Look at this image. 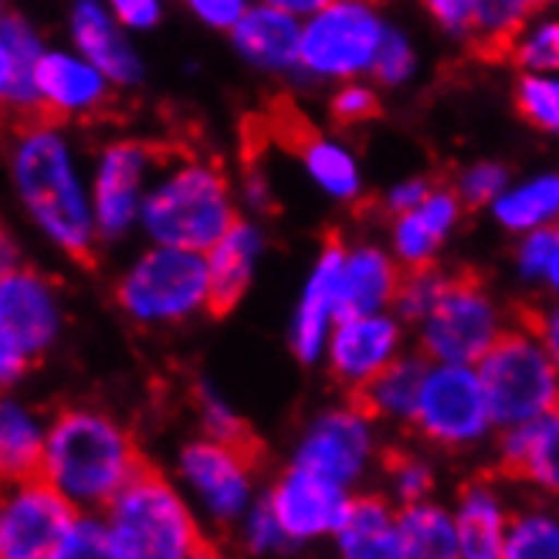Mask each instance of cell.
<instances>
[{
  "label": "cell",
  "instance_id": "obj_1",
  "mask_svg": "<svg viewBox=\"0 0 559 559\" xmlns=\"http://www.w3.org/2000/svg\"><path fill=\"white\" fill-rule=\"evenodd\" d=\"M14 193L31 224L69 258H88L98 227L92 207V183L85 180L69 136L55 119H24L11 146Z\"/></svg>",
  "mask_w": 559,
  "mask_h": 559
},
{
  "label": "cell",
  "instance_id": "obj_2",
  "mask_svg": "<svg viewBox=\"0 0 559 559\" xmlns=\"http://www.w3.org/2000/svg\"><path fill=\"white\" fill-rule=\"evenodd\" d=\"M143 457L133 435L95 407H64L48 420L41 478L82 515L106 512L136 478Z\"/></svg>",
  "mask_w": 559,
  "mask_h": 559
},
{
  "label": "cell",
  "instance_id": "obj_3",
  "mask_svg": "<svg viewBox=\"0 0 559 559\" xmlns=\"http://www.w3.org/2000/svg\"><path fill=\"white\" fill-rule=\"evenodd\" d=\"M238 221L227 177L207 159L183 156L156 174L140 227L156 248L207 254Z\"/></svg>",
  "mask_w": 559,
  "mask_h": 559
},
{
  "label": "cell",
  "instance_id": "obj_4",
  "mask_svg": "<svg viewBox=\"0 0 559 559\" xmlns=\"http://www.w3.org/2000/svg\"><path fill=\"white\" fill-rule=\"evenodd\" d=\"M119 559H193L204 536L183 491L143 465L103 512Z\"/></svg>",
  "mask_w": 559,
  "mask_h": 559
},
{
  "label": "cell",
  "instance_id": "obj_5",
  "mask_svg": "<svg viewBox=\"0 0 559 559\" xmlns=\"http://www.w3.org/2000/svg\"><path fill=\"white\" fill-rule=\"evenodd\" d=\"M499 431L539 424L559 411V367L530 325H512L475 367Z\"/></svg>",
  "mask_w": 559,
  "mask_h": 559
},
{
  "label": "cell",
  "instance_id": "obj_6",
  "mask_svg": "<svg viewBox=\"0 0 559 559\" xmlns=\"http://www.w3.org/2000/svg\"><path fill=\"white\" fill-rule=\"evenodd\" d=\"M116 302L140 325H177L211 309L207 254L150 245L119 275Z\"/></svg>",
  "mask_w": 559,
  "mask_h": 559
},
{
  "label": "cell",
  "instance_id": "obj_7",
  "mask_svg": "<svg viewBox=\"0 0 559 559\" xmlns=\"http://www.w3.org/2000/svg\"><path fill=\"white\" fill-rule=\"evenodd\" d=\"M386 31L390 24L370 4H359V0L322 4L309 21H302L299 72L340 85L373 75Z\"/></svg>",
  "mask_w": 559,
  "mask_h": 559
},
{
  "label": "cell",
  "instance_id": "obj_8",
  "mask_svg": "<svg viewBox=\"0 0 559 559\" xmlns=\"http://www.w3.org/2000/svg\"><path fill=\"white\" fill-rule=\"evenodd\" d=\"M61 333V302L55 285L24 265L0 275V377L14 383L41 359Z\"/></svg>",
  "mask_w": 559,
  "mask_h": 559
},
{
  "label": "cell",
  "instance_id": "obj_9",
  "mask_svg": "<svg viewBox=\"0 0 559 559\" xmlns=\"http://www.w3.org/2000/svg\"><path fill=\"white\" fill-rule=\"evenodd\" d=\"M506 329L496 299L475 278L454 275L438 309L417 325L420 356L444 367H478Z\"/></svg>",
  "mask_w": 559,
  "mask_h": 559
},
{
  "label": "cell",
  "instance_id": "obj_10",
  "mask_svg": "<svg viewBox=\"0 0 559 559\" xmlns=\"http://www.w3.org/2000/svg\"><path fill=\"white\" fill-rule=\"evenodd\" d=\"M414 427L427 441L451 451L481 444L491 435L496 420H491L478 370L431 364V373H427L420 390Z\"/></svg>",
  "mask_w": 559,
  "mask_h": 559
},
{
  "label": "cell",
  "instance_id": "obj_11",
  "mask_svg": "<svg viewBox=\"0 0 559 559\" xmlns=\"http://www.w3.org/2000/svg\"><path fill=\"white\" fill-rule=\"evenodd\" d=\"M377 454V424L364 404H343L316 414L295 444L292 465L340 488H353Z\"/></svg>",
  "mask_w": 559,
  "mask_h": 559
},
{
  "label": "cell",
  "instance_id": "obj_12",
  "mask_svg": "<svg viewBox=\"0 0 559 559\" xmlns=\"http://www.w3.org/2000/svg\"><path fill=\"white\" fill-rule=\"evenodd\" d=\"M177 475L190 502L221 525L245 522L254 509V465L245 448L211 438L190 441L177 457Z\"/></svg>",
  "mask_w": 559,
  "mask_h": 559
},
{
  "label": "cell",
  "instance_id": "obj_13",
  "mask_svg": "<svg viewBox=\"0 0 559 559\" xmlns=\"http://www.w3.org/2000/svg\"><path fill=\"white\" fill-rule=\"evenodd\" d=\"M156 174H159V159L153 146L140 140H116L103 146L88 177L98 238L116 241L133 231L143 217Z\"/></svg>",
  "mask_w": 559,
  "mask_h": 559
},
{
  "label": "cell",
  "instance_id": "obj_14",
  "mask_svg": "<svg viewBox=\"0 0 559 559\" xmlns=\"http://www.w3.org/2000/svg\"><path fill=\"white\" fill-rule=\"evenodd\" d=\"M79 515L41 475L11 481L0 506V559H51Z\"/></svg>",
  "mask_w": 559,
  "mask_h": 559
},
{
  "label": "cell",
  "instance_id": "obj_15",
  "mask_svg": "<svg viewBox=\"0 0 559 559\" xmlns=\"http://www.w3.org/2000/svg\"><path fill=\"white\" fill-rule=\"evenodd\" d=\"M404 353V322L393 312L380 316H346L333 329L325 359L336 383L364 393L380 373H386Z\"/></svg>",
  "mask_w": 559,
  "mask_h": 559
},
{
  "label": "cell",
  "instance_id": "obj_16",
  "mask_svg": "<svg viewBox=\"0 0 559 559\" xmlns=\"http://www.w3.org/2000/svg\"><path fill=\"white\" fill-rule=\"evenodd\" d=\"M343 261L346 245L329 238L316 254V265L302 285L295 316L288 322V346L309 367L325 359L329 336H333V329L343 319Z\"/></svg>",
  "mask_w": 559,
  "mask_h": 559
},
{
  "label": "cell",
  "instance_id": "obj_17",
  "mask_svg": "<svg viewBox=\"0 0 559 559\" xmlns=\"http://www.w3.org/2000/svg\"><path fill=\"white\" fill-rule=\"evenodd\" d=\"M265 502L278 515L288 543H312V539L336 536L340 522L353 502V491L292 465L275 478Z\"/></svg>",
  "mask_w": 559,
  "mask_h": 559
},
{
  "label": "cell",
  "instance_id": "obj_18",
  "mask_svg": "<svg viewBox=\"0 0 559 559\" xmlns=\"http://www.w3.org/2000/svg\"><path fill=\"white\" fill-rule=\"evenodd\" d=\"M69 38L72 48L92 61L116 88H133L143 82V58L126 38V27L116 21L109 4L79 0L69 11Z\"/></svg>",
  "mask_w": 559,
  "mask_h": 559
},
{
  "label": "cell",
  "instance_id": "obj_19",
  "mask_svg": "<svg viewBox=\"0 0 559 559\" xmlns=\"http://www.w3.org/2000/svg\"><path fill=\"white\" fill-rule=\"evenodd\" d=\"M116 85L75 48H48L38 72V98L45 119L92 116L109 103Z\"/></svg>",
  "mask_w": 559,
  "mask_h": 559
},
{
  "label": "cell",
  "instance_id": "obj_20",
  "mask_svg": "<svg viewBox=\"0 0 559 559\" xmlns=\"http://www.w3.org/2000/svg\"><path fill=\"white\" fill-rule=\"evenodd\" d=\"M465 201L457 190L435 187L431 197L411 214L393 217L390 224V254L397 258L404 272L435 269V258L441 245L454 235L457 221H462Z\"/></svg>",
  "mask_w": 559,
  "mask_h": 559
},
{
  "label": "cell",
  "instance_id": "obj_21",
  "mask_svg": "<svg viewBox=\"0 0 559 559\" xmlns=\"http://www.w3.org/2000/svg\"><path fill=\"white\" fill-rule=\"evenodd\" d=\"M235 51L251 64V69L285 75L299 72V51H302V21L288 14L278 0L251 4L245 21L231 35Z\"/></svg>",
  "mask_w": 559,
  "mask_h": 559
},
{
  "label": "cell",
  "instance_id": "obj_22",
  "mask_svg": "<svg viewBox=\"0 0 559 559\" xmlns=\"http://www.w3.org/2000/svg\"><path fill=\"white\" fill-rule=\"evenodd\" d=\"M48 48L24 14H4L0 17V95L11 109H17L24 119L41 116L38 98V72Z\"/></svg>",
  "mask_w": 559,
  "mask_h": 559
},
{
  "label": "cell",
  "instance_id": "obj_23",
  "mask_svg": "<svg viewBox=\"0 0 559 559\" xmlns=\"http://www.w3.org/2000/svg\"><path fill=\"white\" fill-rule=\"evenodd\" d=\"M404 269L380 245H346L343 261V319L380 316L397 306Z\"/></svg>",
  "mask_w": 559,
  "mask_h": 559
},
{
  "label": "cell",
  "instance_id": "obj_24",
  "mask_svg": "<svg viewBox=\"0 0 559 559\" xmlns=\"http://www.w3.org/2000/svg\"><path fill=\"white\" fill-rule=\"evenodd\" d=\"M451 515H454L462 559H502L512 512L496 485L472 481L462 496H457Z\"/></svg>",
  "mask_w": 559,
  "mask_h": 559
},
{
  "label": "cell",
  "instance_id": "obj_25",
  "mask_svg": "<svg viewBox=\"0 0 559 559\" xmlns=\"http://www.w3.org/2000/svg\"><path fill=\"white\" fill-rule=\"evenodd\" d=\"M261 251H265V235L251 221H238L211 251H207V269H211V312H227L241 302L254 278V265Z\"/></svg>",
  "mask_w": 559,
  "mask_h": 559
},
{
  "label": "cell",
  "instance_id": "obj_26",
  "mask_svg": "<svg viewBox=\"0 0 559 559\" xmlns=\"http://www.w3.org/2000/svg\"><path fill=\"white\" fill-rule=\"evenodd\" d=\"M401 509L380 496H353L333 536L340 559H393L397 552Z\"/></svg>",
  "mask_w": 559,
  "mask_h": 559
},
{
  "label": "cell",
  "instance_id": "obj_27",
  "mask_svg": "<svg viewBox=\"0 0 559 559\" xmlns=\"http://www.w3.org/2000/svg\"><path fill=\"white\" fill-rule=\"evenodd\" d=\"M292 146L299 153L302 167L309 174V180L340 204H353L364 193V174H359V159L353 156L349 146L309 133V129H299L292 136Z\"/></svg>",
  "mask_w": 559,
  "mask_h": 559
},
{
  "label": "cell",
  "instance_id": "obj_28",
  "mask_svg": "<svg viewBox=\"0 0 559 559\" xmlns=\"http://www.w3.org/2000/svg\"><path fill=\"white\" fill-rule=\"evenodd\" d=\"M496 217L506 231L525 238L536 231H556L559 227V174H536L522 183H512L496 204Z\"/></svg>",
  "mask_w": 559,
  "mask_h": 559
},
{
  "label": "cell",
  "instance_id": "obj_29",
  "mask_svg": "<svg viewBox=\"0 0 559 559\" xmlns=\"http://www.w3.org/2000/svg\"><path fill=\"white\" fill-rule=\"evenodd\" d=\"M48 441V424L21 401L0 404V465L11 481L38 478Z\"/></svg>",
  "mask_w": 559,
  "mask_h": 559
},
{
  "label": "cell",
  "instance_id": "obj_30",
  "mask_svg": "<svg viewBox=\"0 0 559 559\" xmlns=\"http://www.w3.org/2000/svg\"><path fill=\"white\" fill-rule=\"evenodd\" d=\"M427 373H431V359L427 356H401L386 373H380L364 393H359V404L367 407L373 420L414 424Z\"/></svg>",
  "mask_w": 559,
  "mask_h": 559
},
{
  "label": "cell",
  "instance_id": "obj_31",
  "mask_svg": "<svg viewBox=\"0 0 559 559\" xmlns=\"http://www.w3.org/2000/svg\"><path fill=\"white\" fill-rule=\"evenodd\" d=\"M393 559H462L451 509L438 502H417L401 509Z\"/></svg>",
  "mask_w": 559,
  "mask_h": 559
},
{
  "label": "cell",
  "instance_id": "obj_32",
  "mask_svg": "<svg viewBox=\"0 0 559 559\" xmlns=\"http://www.w3.org/2000/svg\"><path fill=\"white\" fill-rule=\"evenodd\" d=\"M533 21V4L525 0H472L468 41L478 48H512L519 31Z\"/></svg>",
  "mask_w": 559,
  "mask_h": 559
},
{
  "label": "cell",
  "instance_id": "obj_33",
  "mask_svg": "<svg viewBox=\"0 0 559 559\" xmlns=\"http://www.w3.org/2000/svg\"><path fill=\"white\" fill-rule=\"evenodd\" d=\"M502 559H559V512L522 509L512 515Z\"/></svg>",
  "mask_w": 559,
  "mask_h": 559
},
{
  "label": "cell",
  "instance_id": "obj_34",
  "mask_svg": "<svg viewBox=\"0 0 559 559\" xmlns=\"http://www.w3.org/2000/svg\"><path fill=\"white\" fill-rule=\"evenodd\" d=\"M509 58L519 64L522 75H559V17H533L512 41Z\"/></svg>",
  "mask_w": 559,
  "mask_h": 559
},
{
  "label": "cell",
  "instance_id": "obj_35",
  "mask_svg": "<svg viewBox=\"0 0 559 559\" xmlns=\"http://www.w3.org/2000/svg\"><path fill=\"white\" fill-rule=\"evenodd\" d=\"M519 478L533 481L539 491L559 499V411L533 424V444L530 454H525Z\"/></svg>",
  "mask_w": 559,
  "mask_h": 559
},
{
  "label": "cell",
  "instance_id": "obj_36",
  "mask_svg": "<svg viewBox=\"0 0 559 559\" xmlns=\"http://www.w3.org/2000/svg\"><path fill=\"white\" fill-rule=\"evenodd\" d=\"M454 275L441 272V269H420V272H404V285L397 295V306H393V316L401 322H414L420 325L427 316L438 309V302L444 299V292L451 288Z\"/></svg>",
  "mask_w": 559,
  "mask_h": 559
},
{
  "label": "cell",
  "instance_id": "obj_37",
  "mask_svg": "<svg viewBox=\"0 0 559 559\" xmlns=\"http://www.w3.org/2000/svg\"><path fill=\"white\" fill-rule=\"evenodd\" d=\"M515 106L536 129L559 136V75H522L515 85Z\"/></svg>",
  "mask_w": 559,
  "mask_h": 559
},
{
  "label": "cell",
  "instance_id": "obj_38",
  "mask_svg": "<svg viewBox=\"0 0 559 559\" xmlns=\"http://www.w3.org/2000/svg\"><path fill=\"white\" fill-rule=\"evenodd\" d=\"M386 475H390V496H393V502H401V509L417 506V502H431L427 496H431V488H435V468L427 457L393 454L386 465Z\"/></svg>",
  "mask_w": 559,
  "mask_h": 559
},
{
  "label": "cell",
  "instance_id": "obj_39",
  "mask_svg": "<svg viewBox=\"0 0 559 559\" xmlns=\"http://www.w3.org/2000/svg\"><path fill=\"white\" fill-rule=\"evenodd\" d=\"M197 407H201V420H204V431H207L204 438L251 451V438H248L245 420L238 417V411L227 404L211 383L197 390Z\"/></svg>",
  "mask_w": 559,
  "mask_h": 559
},
{
  "label": "cell",
  "instance_id": "obj_40",
  "mask_svg": "<svg viewBox=\"0 0 559 559\" xmlns=\"http://www.w3.org/2000/svg\"><path fill=\"white\" fill-rule=\"evenodd\" d=\"M51 559H119L109 539L103 515H79L72 530L64 533Z\"/></svg>",
  "mask_w": 559,
  "mask_h": 559
},
{
  "label": "cell",
  "instance_id": "obj_41",
  "mask_svg": "<svg viewBox=\"0 0 559 559\" xmlns=\"http://www.w3.org/2000/svg\"><path fill=\"white\" fill-rule=\"evenodd\" d=\"M509 170L502 163H491V159H481V163H472V167L457 177V197L468 204V207H491L499 201V197L509 190Z\"/></svg>",
  "mask_w": 559,
  "mask_h": 559
},
{
  "label": "cell",
  "instance_id": "obj_42",
  "mask_svg": "<svg viewBox=\"0 0 559 559\" xmlns=\"http://www.w3.org/2000/svg\"><path fill=\"white\" fill-rule=\"evenodd\" d=\"M414 72H417V51H414L411 38L401 27H390L386 38H383V48L377 55V64H373V79L380 85L397 88V85L411 82Z\"/></svg>",
  "mask_w": 559,
  "mask_h": 559
},
{
  "label": "cell",
  "instance_id": "obj_43",
  "mask_svg": "<svg viewBox=\"0 0 559 559\" xmlns=\"http://www.w3.org/2000/svg\"><path fill=\"white\" fill-rule=\"evenodd\" d=\"M241 539H245L248 552H254V556H272V552H282L285 546H292L288 536H285V530H282L278 515L272 512V506L265 499L254 502V509L245 515V522H241Z\"/></svg>",
  "mask_w": 559,
  "mask_h": 559
},
{
  "label": "cell",
  "instance_id": "obj_44",
  "mask_svg": "<svg viewBox=\"0 0 559 559\" xmlns=\"http://www.w3.org/2000/svg\"><path fill=\"white\" fill-rule=\"evenodd\" d=\"M329 112L343 126L367 122L380 112V95L370 82H343L329 98Z\"/></svg>",
  "mask_w": 559,
  "mask_h": 559
},
{
  "label": "cell",
  "instance_id": "obj_45",
  "mask_svg": "<svg viewBox=\"0 0 559 559\" xmlns=\"http://www.w3.org/2000/svg\"><path fill=\"white\" fill-rule=\"evenodd\" d=\"M556 254V231L525 235L515 245V272L522 282H546Z\"/></svg>",
  "mask_w": 559,
  "mask_h": 559
},
{
  "label": "cell",
  "instance_id": "obj_46",
  "mask_svg": "<svg viewBox=\"0 0 559 559\" xmlns=\"http://www.w3.org/2000/svg\"><path fill=\"white\" fill-rule=\"evenodd\" d=\"M251 4H245V0H190V14L214 27V31H227V35H235V27L245 21Z\"/></svg>",
  "mask_w": 559,
  "mask_h": 559
},
{
  "label": "cell",
  "instance_id": "obj_47",
  "mask_svg": "<svg viewBox=\"0 0 559 559\" xmlns=\"http://www.w3.org/2000/svg\"><path fill=\"white\" fill-rule=\"evenodd\" d=\"M427 14L438 21L441 31H448L451 38L468 41L472 31V0H431L427 4Z\"/></svg>",
  "mask_w": 559,
  "mask_h": 559
},
{
  "label": "cell",
  "instance_id": "obj_48",
  "mask_svg": "<svg viewBox=\"0 0 559 559\" xmlns=\"http://www.w3.org/2000/svg\"><path fill=\"white\" fill-rule=\"evenodd\" d=\"M431 180H424V177H407V180H397L390 190H386V211L393 217H401V214H411L417 211L427 197H431Z\"/></svg>",
  "mask_w": 559,
  "mask_h": 559
},
{
  "label": "cell",
  "instance_id": "obj_49",
  "mask_svg": "<svg viewBox=\"0 0 559 559\" xmlns=\"http://www.w3.org/2000/svg\"><path fill=\"white\" fill-rule=\"evenodd\" d=\"M109 8L126 31H150L163 17L159 0H116V4H109Z\"/></svg>",
  "mask_w": 559,
  "mask_h": 559
},
{
  "label": "cell",
  "instance_id": "obj_50",
  "mask_svg": "<svg viewBox=\"0 0 559 559\" xmlns=\"http://www.w3.org/2000/svg\"><path fill=\"white\" fill-rule=\"evenodd\" d=\"M530 329L539 336V343L546 346V353L552 356V364L559 367V299H552L546 309H539L530 319Z\"/></svg>",
  "mask_w": 559,
  "mask_h": 559
},
{
  "label": "cell",
  "instance_id": "obj_51",
  "mask_svg": "<svg viewBox=\"0 0 559 559\" xmlns=\"http://www.w3.org/2000/svg\"><path fill=\"white\" fill-rule=\"evenodd\" d=\"M549 292L559 299V227H556V254H552V265H549V278H546Z\"/></svg>",
  "mask_w": 559,
  "mask_h": 559
},
{
  "label": "cell",
  "instance_id": "obj_52",
  "mask_svg": "<svg viewBox=\"0 0 559 559\" xmlns=\"http://www.w3.org/2000/svg\"><path fill=\"white\" fill-rule=\"evenodd\" d=\"M193 559H227V556H224L214 543H207V539H204V543H201V549L193 552Z\"/></svg>",
  "mask_w": 559,
  "mask_h": 559
}]
</instances>
